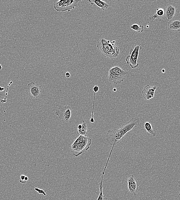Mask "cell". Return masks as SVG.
<instances>
[{
  "instance_id": "cell-1",
  "label": "cell",
  "mask_w": 180,
  "mask_h": 200,
  "mask_svg": "<svg viewBox=\"0 0 180 200\" xmlns=\"http://www.w3.org/2000/svg\"><path fill=\"white\" fill-rule=\"evenodd\" d=\"M139 119L133 118L120 128L109 130L106 135L105 139L109 145L112 146L110 152L112 153L114 146L121 142L128 132L139 126Z\"/></svg>"
},
{
  "instance_id": "cell-2",
  "label": "cell",
  "mask_w": 180,
  "mask_h": 200,
  "mask_svg": "<svg viewBox=\"0 0 180 200\" xmlns=\"http://www.w3.org/2000/svg\"><path fill=\"white\" fill-rule=\"evenodd\" d=\"M115 42L102 38L97 42L96 46L104 57L114 59L119 57L120 51V48L115 44Z\"/></svg>"
},
{
  "instance_id": "cell-3",
  "label": "cell",
  "mask_w": 180,
  "mask_h": 200,
  "mask_svg": "<svg viewBox=\"0 0 180 200\" xmlns=\"http://www.w3.org/2000/svg\"><path fill=\"white\" fill-rule=\"evenodd\" d=\"M92 144L90 138L80 136L70 146V150L72 154L77 157L88 151Z\"/></svg>"
},
{
  "instance_id": "cell-4",
  "label": "cell",
  "mask_w": 180,
  "mask_h": 200,
  "mask_svg": "<svg viewBox=\"0 0 180 200\" xmlns=\"http://www.w3.org/2000/svg\"><path fill=\"white\" fill-rule=\"evenodd\" d=\"M128 75V73L124 69L117 66L113 67L109 71V81L115 85H120L126 79Z\"/></svg>"
},
{
  "instance_id": "cell-5",
  "label": "cell",
  "mask_w": 180,
  "mask_h": 200,
  "mask_svg": "<svg viewBox=\"0 0 180 200\" xmlns=\"http://www.w3.org/2000/svg\"><path fill=\"white\" fill-rule=\"evenodd\" d=\"M80 0H62L55 1L53 3L54 9L58 12H70L80 6Z\"/></svg>"
},
{
  "instance_id": "cell-6",
  "label": "cell",
  "mask_w": 180,
  "mask_h": 200,
  "mask_svg": "<svg viewBox=\"0 0 180 200\" xmlns=\"http://www.w3.org/2000/svg\"><path fill=\"white\" fill-rule=\"evenodd\" d=\"M62 121L70 122L72 115V108L70 105L60 106L55 112Z\"/></svg>"
},
{
  "instance_id": "cell-7",
  "label": "cell",
  "mask_w": 180,
  "mask_h": 200,
  "mask_svg": "<svg viewBox=\"0 0 180 200\" xmlns=\"http://www.w3.org/2000/svg\"><path fill=\"white\" fill-rule=\"evenodd\" d=\"M142 48L140 46H136L133 49H131L129 52V55L126 57L125 60L127 64L129 65L133 69L137 68L139 65L138 63L139 50Z\"/></svg>"
},
{
  "instance_id": "cell-8",
  "label": "cell",
  "mask_w": 180,
  "mask_h": 200,
  "mask_svg": "<svg viewBox=\"0 0 180 200\" xmlns=\"http://www.w3.org/2000/svg\"><path fill=\"white\" fill-rule=\"evenodd\" d=\"M41 85L32 82L28 84V92L29 96L31 98L37 99L41 93Z\"/></svg>"
},
{
  "instance_id": "cell-9",
  "label": "cell",
  "mask_w": 180,
  "mask_h": 200,
  "mask_svg": "<svg viewBox=\"0 0 180 200\" xmlns=\"http://www.w3.org/2000/svg\"><path fill=\"white\" fill-rule=\"evenodd\" d=\"M127 182L129 192L133 195L136 196L139 187L137 179L133 175H130L128 177Z\"/></svg>"
},
{
  "instance_id": "cell-10",
  "label": "cell",
  "mask_w": 180,
  "mask_h": 200,
  "mask_svg": "<svg viewBox=\"0 0 180 200\" xmlns=\"http://www.w3.org/2000/svg\"><path fill=\"white\" fill-rule=\"evenodd\" d=\"M157 87L146 85L142 90V95L144 100H148L153 98Z\"/></svg>"
},
{
  "instance_id": "cell-11",
  "label": "cell",
  "mask_w": 180,
  "mask_h": 200,
  "mask_svg": "<svg viewBox=\"0 0 180 200\" xmlns=\"http://www.w3.org/2000/svg\"><path fill=\"white\" fill-rule=\"evenodd\" d=\"M164 17L168 21H170L174 18L176 14V9L174 6L169 4L166 5L164 10Z\"/></svg>"
},
{
  "instance_id": "cell-12",
  "label": "cell",
  "mask_w": 180,
  "mask_h": 200,
  "mask_svg": "<svg viewBox=\"0 0 180 200\" xmlns=\"http://www.w3.org/2000/svg\"><path fill=\"white\" fill-rule=\"evenodd\" d=\"M164 16V9L163 8H156V13L149 17V19L152 21H155L159 22L162 21V18Z\"/></svg>"
},
{
  "instance_id": "cell-13",
  "label": "cell",
  "mask_w": 180,
  "mask_h": 200,
  "mask_svg": "<svg viewBox=\"0 0 180 200\" xmlns=\"http://www.w3.org/2000/svg\"><path fill=\"white\" fill-rule=\"evenodd\" d=\"M167 27L169 31H180V20L173 19L171 21L168 22Z\"/></svg>"
},
{
  "instance_id": "cell-14",
  "label": "cell",
  "mask_w": 180,
  "mask_h": 200,
  "mask_svg": "<svg viewBox=\"0 0 180 200\" xmlns=\"http://www.w3.org/2000/svg\"><path fill=\"white\" fill-rule=\"evenodd\" d=\"M82 124H80L77 126L76 133L79 136L86 137L87 134H88V126L85 121L82 120Z\"/></svg>"
},
{
  "instance_id": "cell-15",
  "label": "cell",
  "mask_w": 180,
  "mask_h": 200,
  "mask_svg": "<svg viewBox=\"0 0 180 200\" xmlns=\"http://www.w3.org/2000/svg\"><path fill=\"white\" fill-rule=\"evenodd\" d=\"M109 161H107L106 164L105 168H104L103 172H102L101 181V182L100 184H99V185H100V194H99L98 198H97V200H107L106 197L104 195L103 192H102V187H103V186H102V183H103L104 176V174H105V170L106 169Z\"/></svg>"
},
{
  "instance_id": "cell-16",
  "label": "cell",
  "mask_w": 180,
  "mask_h": 200,
  "mask_svg": "<svg viewBox=\"0 0 180 200\" xmlns=\"http://www.w3.org/2000/svg\"><path fill=\"white\" fill-rule=\"evenodd\" d=\"M89 2L91 5L95 4L102 10H105L109 7V5L107 3L100 0H90Z\"/></svg>"
},
{
  "instance_id": "cell-17",
  "label": "cell",
  "mask_w": 180,
  "mask_h": 200,
  "mask_svg": "<svg viewBox=\"0 0 180 200\" xmlns=\"http://www.w3.org/2000/svg\"><path fill=\"white\" fill-rule=\"evenodd\" d=\"M93 91L94 92V101H93V107H92V110L91 114V117L90 120V123H94L95 122V119L94 118L93 116H94V107H95V95L96 93H97V92L99 91V86H97V85H95V87H94L92 89Z\"/></svg>"
},
{
  "instance_id": "cell-18",
  "label": "cell",
  "mask_w": 180,
  "mask_h": 200,
  "mask_svg": "<svg viewBox=\"0 0 180 200\" xmlns=\"http://www.w3.org/2000/svg\"><path fill=\"white\" fill-rule=\"evenodd\" d=\"M144 127L146 130L150 135L153 137L155 136L156 134V131L153 128L150 122H145Z\"/></svg>"
},
{
  "instance_id": "cell-19",
  "label": "cell",
  "mask_w": 180,
  "mask_h": 200,
  "mask_svg": "<svg viewBox=\"0 0 180 200\" xmlns=\"http://www.w3.org/2000/svg\"><path fill=\"white\" fill-rule=\"evenodd\" d=\"M130 27L134 31L139 32V33H142L144 31V26H141V25L134 24L131 25Z\"/></svg>"
},
{
  "instance_id": "cell-20",
  "label": "cell",
  "mask_w": 180,
  "mask_h": 200,
  "mask_svg": "<svg viewBox=\"0 0 180 200\" xmlns=\"http://www.w3.org/2000/svg\"><path fill=\"white\" fill-rule=\"evenodd\" d=\"M34 189L37 192H38L39 194H43L44 196H46V191L38 189V188L36 187Z\"/></svg>"
},
{
  "instance_id": "cell-21",
  "label": "cell",
  "mask_w": 180,
  "mask_h": 200,
  "mask_svg": "<svg viewBox=\"0 0 180 200\" xmlns=\"http://www.w3.org/2000/svg\"><path fill=\"white\" fill-rule=\"evenodd\" d=\"M66 77V78H69L71 76V74L69 72H67V73L65 74Z\"/></svg>"
},
{
  "instance_id": "cell-22",
  "label": "cell",
  "mask_w": 180,
  "mask_h": 200,
  "mask_svg": "<svg viewBox=\"0 0 180 200\" xmlns=\"http://www.w3.org/2000/svg\"><path fill=\"white\" fill-rule=\"evenodd\" d=\"M25 177H26V176H25L24 175H22L21 176V180H25Z\"/></svg>"
},
{
  "instance_id": "cell-23",
  "label": "cell",
  "mask_w": 180,
  "mask_h": 200,
  "mask_svg": "<svg viewBox=\"0 0 180 200\" xmlns=\"http://www.w3.org/2000/svg\"><path fill=\"white\" fill-rule=\"evenodd\" d=\"M20 182L22 183V184H24V183H26V181L25 180H20Z\"/></svg>"
},
{
  "instance_id": "cell-24",
  "label": "cell",
  "mask_w": 180,
  "mask_h": 200,
  "mask_svg": "<svg viewBox=\"0 0 180 200\" xmlns=\"http://www.w3.org/2000/svg\"><path fill=\"white\" fill-rule=\"evenodd\" d=\"M178 184H179V187L180 188V180L179 181V182H178ZM180 192L179 195H178V197H177V198H176V199H177L178 197H179L180 196Z\"/></svg>"
},
{
  "instance_id": "cell-25",
  "label": "cell",
  "mask_w": 180,
  "mask_h": 200,
  "mask_svg": "<svg viewBox=\"0 0 180 200\" xmlns=\"http://www.w3.org/2000/svg\"><path fill=\"white\" fill-rule=\"evenodd\" d=\"M28 177H27V176H26V177H25V179H24L25 180L27 181L28 180Z\"/></svg>"
},
{
  "instance_id": "cell-26",
  "label": "cell",
  "mask_w": 180,
  "mask_h": 200,
  "mask_svg": "<svg viewBox=\"0 0 180 200\" xmlns=\"http://www.w3.org/2000/svg\"><path fill=\"white\" fill-rule=\"evenodd\" d=\"M113 90V91L114 92H116L117 91V89H116V88H114Z\"/></svg>"
},
{
  "instance_id": "cell-27",
  "label": "cell",
  "mask_w": 180,
  "mask_h": 200,
  "mask_svg": "<svg viewBox=\"0 0 180 200\" xmlns=\"http://www.w3.org/2000/svg\"></svg>"
}]
</instances>
